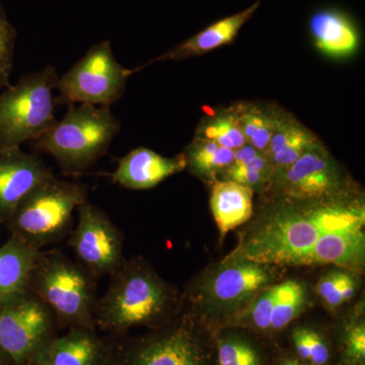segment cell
<instances>
[{
  "label": "cell",
  "instance_id": "1",
  "mask_svg": "<svg viewBox=\"0 0 365 365\" xmlns=\"http://www.w3.org/2000/svg\"><path fill=\"white\" fill-rule=\"evenodd\" d=\"M364 215V201L355 192L317 200L275 198L272 206L247 230L232 254L264 265L312 267L319 237L331 228Z\"/></svg>",
  "mask_w": 365,
  "mask_h": 365
},
{
  "label": "cell",
  "instance_id": "2",
  "mask_svg": "<svg viewBox=\"0 0 365 365\" xmlns=\"http://www.w3.org/2000/svg\"><path fill=\"white\" fill-rule=\"evenodd\" d=\"M174 302L169 285L148 266L139 260L124 261L98 299L95 324L117 333L158 325L169 317Z\"/></svg>",
  "mask_w": 365,
  "mask_h": 365
},
{
  "label": "cell",
  "instance_id": "3",
  "mask_svg": "<svg viewBox=\"0 0 365 365\" xmlns=\"http://www.w3.org/2000/svg\"><path fill=\"white\" fill-rule=\"evenodd\" d=\"M29 290L51 312L56 326L96 328V278L61 252H41Z\"/></svg>",
  "mask_w": 365,
  "mask_h": 365
},
{
  "label": "cell",
  "instance_id": "4",
  "mask_svg": "<svg viewBox=\"0 0 365 365\" xmlns=\"http://www.w3.org/2000/svg\"><path fill=\"white\" fill-rule=\"evenodd\" d=\"M68 106L66 116L36 139V145L54 158L64 172H83L109 150L120 122L109 107Z\"/></svg>",
  "mask_w": 365,
  "mask_h": 365
},
{
  "label": "cell",
  "instance_id": "5",
  "mask_svg": "<svg viewBox=\"0 0 365 365\" xmlns=\"http://www.w3.org/2000/svg\"><path fill=\"white\" fill-rule=\"evenodd\" d=\"M58 79L56 68L47 66L0 93V146L36 140L56 123L54 91Z\"/></svg>",
  "mask_w": 365,
  "mask_h": 365
},
{
  "label": "cell",
  "instance_id": "6",
  "mask_svg": "<svg viewBox=\"0 0 365 365\" xmlns=\"http://www.w3.org/2000/svg\"><path fill=\"white\" fill-rule=\"evenodd\" d=\"M86 200L83 185L50 178L16 209L9 220L11 234L41 250L66 234L74 211Z\"/></svg>",
  "mask_w": 365,
  "mask_h": 365
},
{
  "label": "cell",
  "instance_id": "7",
  "mask_svg": "<svg viewBox=\"0 0 365 365\" xmlns=\"http://www.w3.org/2000/svg\"><path fill=\"white\" fill-rule=\"evenodd\" d=\"M133 71L125 68L106 40L88 51L57 83L62 103L110 107L123 96L127 79Z\"/></svg>",
  "mask_w": 365,
  "mask_h": 365
},
{
  "label": "cell",
  "instance_id": "8",
  "mask_svg": "<svg viewBox=\"0 0 365 365\" xmlns=\"http://www.w3.org/2000/svg\"><path fill=\"white\" fill-rule=\"evenodd\" d=\"M54 317L30 290L0 304V351L9 362L28 365L54 337Z\"/></svg>",
  "mask_w": 365,
  "mask_h": 365
},
{
  "label": "cell",
  "instance_id": "9",
  "mask_svg": "<svg viewBox=\"0 0 365 365\" xmlns=\"http://www.w3.org/2000/svg\"><path fill=\"white\" fill-rule=\"evenodd\" d=\"M266 193L290 200H317L354 193V187L322 143L287 169L274 173Z\"/></svg>",
  "mask_w": 365,
  "mask_h": 365
},
{
  "label": "cell",
  "instance_id": "10",
  "mask_svg": "<svg viewBox=\"0 0 365 365\" xmlns=\"http://www.w3.org/2000/svg\"><path fill=\"white\" fill-rule=\"evenodd\" d=\"M271 267L230 255L201 284L203 307L215 316L232 318L248 306L258 292L272 285Z\"/></svg>",
  "mask_w": 365,
  "mask_h": 365
},
{
  "label": "cell",
  "instance_id": "11",
  "mask_svg": "<svg viewBox=\"0 0 365 365\" xmlns=\"http://www.w3.org/2000/svg\"><path fill=\"white\" fill-rule=\"evenodd\" d=\"M78 211L69 242L76 258L93 277L111 276L125 261L121 232L102 209L88 200Z\"/></svg>",
  "mask_w": 365,
  "mask_h": 365
},
{
  "label": "cell",
  "instance_id": "12",
  "mask_svg": "<svg viewBox=\"0 0 365 365\" xmlns=\"http://www.w3.org/2000/svg\"><path fill=\"white\" fill-rule=\"evenodd\" d=\"M203 338L189 322L163 329L127 346L116 365H210Z\"/></svg>",
  "mask_w": 365,
  "mask_h": 365
},
{
  "label": "cell",
  "instance_id": "13",
  "mask_svg": "<svg viewBox=\"0 0 365 365\" xmlns=\"http://www.w3.org/2000/svg\"><path fill=\"white\" fill-rule=\"evenodd\" d=\"M52 177L39 158L20 146H0V222H9L24 199Z\"/></svg>",
  "mask_w": 365,
  "mask_h": 365
},
{
  "label": "cell",
  "instance_id": "14",
  "mask_svg": "<svg viewBox=\"0 0 365 365\" xmlns=\"http://www.w3.org/2000/svg\"><path fill=\"white\" fill-rule=\"evenodd\" d=\"M112 355L96 328L68 329L51 338L34 357L31 365H108Z\"/></svg>",
  "mask_w": 365,
  "mask_h": 365
},
{
  "label": "cell",
  "instance_id": "15",
  "mask_svg": "<svg viewBox=\"0 0 365 365\" xmlns=\"http://www.w3.org/2000/svg\"><path fill=\"white\" fill-rule=\"evenodd\" d=\"M307 30L314 47L334 58L352 56L361 41L357 21L344 9L336 6L314 11L307 21Z\"/></svg>",
  "mask_w": 365,
  "mask_h": 365
},
{
  "label": "cell",
  "instance_id": "16",
  "mask_svg": "<svg viewBox=\"0 0 365 365\" xmlns=\"http://www.w3.org/2000/svg\"><path fill=\"white\" fill-rule=\"evenodd\" d=\"M185 169L187 163L184 153L165 158L148 148H138L120 160L112 180L123 188L148 190Z\"/></svg>",
  "mask_w": 365,
  "mask_h": 365
},
{
  "label": "cell",
  "instance_id": "17",
  "mask_svg": "<svg viewBox=\"0 0 365 365\" xmlns=\"http://www.w3.org/2000/svg\"><path fill=\"white\" fill-rule=\"evenodd\" d=\"M260 4L261 1L258 0L241 13L232 14L211 24L207 28L178 45L174 49L170 50L158 58L151 60L150 64L163 60H182L190 57L202 56L206 53L222 46L232 44L242 26L251 20Z\"/></svg>",
  "mask_w": 365,
  "mask_h": 365
},
{
  "label": "cell",
  "instance_id": "18",
  "mask_svg": "<svg viewBox=\"0 0 365 365\" xmlns=\"http://www.w3.org/2000/svg\"><path fill=\"white\" fill-rule=\"evenodd\" d=\"M254 190L234 181L218 180L212 184L210 208L220 237L251 220Z\"/></svg>",
  "mask_w": 365,
  "mask_h": 365
},
{
  "label": "cell",
  "instance_id": "19",
  "mask_svg": "<svg viewBox=\"0 0 365 365\" xmlns=\"http://www.w3.org/2000/svg\"><path fill=\"white\" fill-rule=\"evenodd\" d=\"M41 252L13 235L0 247V304L29 290Z\"/></svg>",
  "mask_w": 365,
  "mask_h": 365
},
{
  "label": "cell",
  "instance_id": "20",
  "mask_svg": "<svg viewBox=\"0 0 365 365\" xmlns=\"http://www.w3.org/2000/svg\"><path fill=\"white\" fill-rule=\"evenodd\" d=\"M319 143L322 140L314 132L294 115L285 111L264 153L272 165L274 173H277L287 169Z\"/></svg>",
  "mask_w": 365,
  "mask_h": 365
},
{
  "label": "cell",
  "instance_id": "21",
  "mask_svg": "<svg viewBox=\"0 0 365 365\" xmlns=\"http://www.w3.org/2000/svg\"><path fill=\"white\" fill-rule=\"evenodd\" d=\"M237 106L240 126L247 143L265 153L285 110L271 103L242 102Z\"/></svg>",
  "mask_w": 365,
  "mask_h": 365
},
{
  "label": "cell",
  "instance_id": "22",
  "mask_svg": "<svg viewBox=\"0 0 365 365\" xmlns=\"http://www.w3.org/2000/svg\"><path fill=\"white\" fill-rule=\"evenodd\" d=\"M273 173L272 165L265 153L246 143L235 150L232 165L223 170L218 180L240 182L257 193L265 194L270 187Z\"/></svg>",
  "mask_w": 365,
  "mask_h": 365
},
{
  "label": "cell",
  "instance_id": "23",
  "mask_svg": "<svg viewBox=\"0 0 365 365\" xmlns=\"http://www.w3.org/2000/svg\"><path fill=\"white\" fill-rule=\"evenodd\" d=\"M184 155L190 173L201 181L213 184L223 170L232 165L235 150L203 137L195 136Z\"/></svg>",
  "mask_w": 365,
  "mask_h": 365
},
{
  "label": "cell",
  "instance_id": "24",
  "mask_svg": "<svg viewBox=\"0 0 365 365\" xmlns=\"http://www.w3.org/2000/svg\"><path fill=\"white\" fill-rule=\"evenodd\" d=\"M196 136L215 141L220 145L237 150L247 143L239 120L237 104L208 113L197 127Z\"/></svg>",
  "mask_w": 365,
  "mask_h": 365
},
{
  "label": "cell",
  "instance_id": "25",
  "mask_svg": "<svg viewBox=\"0 0 365 365\" xmlns=\"http://www.w3.org/2000/svg\"><path fill=\"white\" fill-rule=\"evenodd\" d=\"M309 294L306 285L290 279L277 284V295L271 317L269 335L284 330L306 309Z\"/></svg>",
  "mask_w": 365,
  "mask_h": 365
},
{
  "label": "cell",
  "instance_id": "26",
  "mask_svg": "<svg viewBox=\"0 0 365 365\" xmlns=\"http://www.w3.org/2000/svg\"><path fill=\"white\" fill-rule=\"evenodd\" d=\"M276 295L277 284L264 288L256 294L248 306L230 318V323L251 329L258 333L269 334Z\"/></svg>",
  "mask_w": 365,
  "mask_h": 365
},
{
  "label": "cell",
  "instance_id": "27",
  "mask_svg": "<svg viewBox=\"0 0 365 365\" xmlns=\"http://www.w3.org/2000/svg\"><path fill=\"white\" fill-rule=\"evenodd\" d=\"M217 365H263L261 353L246 336L227 333L217 340Z\"/></svg>",
  "mask_w": 365,
  "mask_h": 365
},
{
  "label": "cell",
  "instance_id": "28",
  "mask_svg": "<svg viewBox=\"0 0 365 365\" xmlns=\"http://www.w3.org/2000/svg\"><path fill=\"white\" fill-rule=\"evenodd\" d=\"M295 353L302 362L309 365H328L331 350L326 338L314 329L297 327L292 334Z\"/></svg>",
  "mask_w": 365,
  "mask_h": 365
},
{
  "label": "cell",
  "instance_id": "29",
  "mask_svg": "<svg viewBox=\"0 0 365 365\" xmlns=\"http://www.w3.org/2000/svg\"><path fill=\"white\" fill-rule=\"evenodd\" d=\"M16 37V31L7 21L6 14L0 6V88L9 86Z\"/></svg>",
  "mask_w": 365,
  "mask_h": 365
},
{
  "label": "cell",
  "instance_id": "30",
  "mask_svg": "<svg viewBox=\"0 0 365 365\" xmlns=\"http://www.w3.org/2000/svg\"><path fill=\"white\" fill-rule=\"evenodd\" d=\"M342 352L344 362L364 365L365 326L364 322L351 324L342 336Z\"/></svg>",
  "mask_w": 365,
  "mask_h": 365
},
{
  "label": "cell",
  "instance_id": "31",
  "mask_svg": "<svg viewBox=\"0 0 365 365\" xmlns=\"http://www.w3.org/2000/svg\"><path fill=\"white\" fill-rule=\"evenodd\" d=\"M351 271H331L324 275L316 285V292L327 307L337 309L342 306L340 299V289L346 278Z\"/></svg>",
  "mask_w": 365,
  "mask_h": 365
},
{
  "label": "cell",
  "instance_id": "32",
  "mask_svg": "<svg viewBox=\"0 0 365 365\" xmlns=\"http://www.w3.org/2000/svg\"><path fill=\"white\" fill-rule=\"evenodd\" d=\"M278 365H309L302 362L299 359H292V357H287L281 360Z\"/></svg>",
  "mask_w": 365,
  "mask_h": 365
},
{
  "label": "cell",
  "instance_id": "33",
  "mask_svg": "<svg viewBox=\"0 0 365 365\" xmlns=\"http://www.w3.org/2000/svg\"><path fill=\"white\" fill-rule=\"evenodd\" d=\"M7 361H9V360L4 356V353L0 351V365H6Z\"/></svg>",
  "mask_w": 365,
  "mask_h": 365
},
{
  "label": "cell",
  "instance_id": "34",
  "mask_svg": "<svg viewBox=\"0 0 365 365\" xmlns=\"http://www.w3.org/2000/svg\"><path fill=\"white\" fill-rule=\"evenodd\" d=\"M342 365H359V364H348V362H343Z\"/></svg>",
  "mask_w": 365,
  "mask_h": 365
},
{
  "label": "cell",
  "instance_id": "35",
  "mask_svg": "<svg viewBox=\"0 0 365 365\" xmlns=\"http://www.w3.org/2000/svg\"><path fill=\"white\" fill-rule=\"evenodd\" d=\"M28 365H31V364H28Z\"/></svg>",
  "mask_w": 365,
  "mask_h": 365
}]
</instances>
